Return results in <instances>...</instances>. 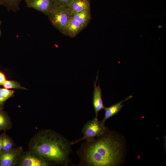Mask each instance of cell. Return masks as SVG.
<instances>
[{
    "label": "cell",
    "mask_w": 166,
    "mask_h": 166,
    "mask_svg": "<svg viewBox=\"0 0 166 166\" xmlns=\"http://www.w3.org/2000/svg\"><path fill=\"white\" fill-rule=\"evenodd\" d=\"M22 148H12L9 151L0 152V166H13L16 164L22 152Z\"/></svg>",
    "instance_id": "5"
},
{
    "label": "cell",
    "mask_w": 166,
    "mask_h": 166,
    "mask_svg": "<svg viewBox=\"0 0 166 166\" xmlns=\"http://www.w3.org/2000/svg\"><path fill=\"white\" fill-rule=\"evenodd\" d=\"M25 1H26V0H24Z\"/></svg>",
    "instance_id": "22"
},
{
    "label": "cell",
    "mask_w": 166,
    "mask_h": 166,
    "mask_svg": "<svg viewBox=\"0 0 166 166\" xmlns=\"http://www.w3.org/2000/svg\"><path fill=\"white\" fill-rule=\"evenodd\" d=\"M73 0H53L56 6L68 7Z\"/></svg>",
    "instance_id": "18"
},
{
    "label": "cell",
    "mask_w": 166,
    "mask_h": 166,
    "mask_svg": "<svg viewBox=\"0 0 166 166\" xmlns=\"http://www.w3.org/2000/svg\"><path fill=\"white\" fill-rule=\"evenodd\" d=\"M27 6L47 16L56 6L53 0H26Z\"/></svg>",
    "instance_id": "6"
},
{
    "label": "cell",
    "mask_w": 166,
    "mask_h": 166,
    "mask_svg": "<svg viewBox=\"0 0 166 166\" xmlns=\"http://www.w3.org/2000/svg\"><path fill=\"white\" fill-rule=\"evenodd\" d=\"M132 97V95H131L123 100L109 107H105L104 109L105 110L104 117L103 119L101 121L103 123L105 124V122L107 119L113 116L119 112L123 106V105H122V103L124 101L131 98Z\"/></svg>",
    "instance_id": "11"
},
{
    "label": "cell",
    "mask_w": 166,
    "mask_h": 166,
    "mask_svg": "<svg viewBox=\"0 0 166 166\" xmlns=\"http://www.w3.org/2000/svg\"><path fill=\"white\" fill-rule=\"evenodd\" d=\"M1 21H0V36H1V34H2L1 30H0V25H1Z\"/></svg>",
    "instance_id": "21"
},
{
    "label": "cell",
    "mask_w": 166,
    "mask_h": 166,
    "mask_svg": "<svg viewBox=\"0 0 166 166\" xmlns=\"http://www.w3.org/2000/svg\"><path fill=\"white\" fill-rule=\"evenodd\" d=\"M11 126V122L7 113L3 110H0V130L5 132Z\"/></svg>",
    "instance_id": "13"
},
{
    "label": "cell",
    "mask_w": 166,
    "mask_h": 166,
    "mask_svg": "<svg viewBox=\"0 0 166 166\" xmlns=\"http://www.w3.org/2000/svg\"><path fill=\"white\" fill-rule=\"evenodd\" d=\"M90 6L89 0H73L68 7L69 14L70 16L90 7Z\"/></svg>",
    "instance_id": "10"
},
{
    "label": "cell",
    "mask_w": 166,
    "mask_h": 166,
    "mask_svg": "<svg viewBox=\"0 0 166 166\" xmlns=\"http://www.w3.org/2000/svg\"><path fill=\"white\" fill-rule=\"evenodd\" d=\"M98 75L97 74L96 81L94 82V89L93 93V104L94 109L96 117H97L99 112L105 107L102 99V91L99 84L97 86L96 84Z\"/></svg>",
    "instance_id": "8"
},
{
    "label": "cell",
    "mask_w": 166,
    "mask_h": 166,
    "mask_svg": "<svg viewBox=\"0 0 166 166\" xmlns=\"http://www.w3.org/2000/svg\"><path fill=\"white\" fill-rule=\"evenodd\" d=\"M71 145V142L58 133L45 130L34 137L31 149L33 153L49 162L66 166L71 163L69 158Z\"/></svg>",
    "instance_id": "2"
},
{
    "label": "cell",
    "mask_w": 166,
    "mask_h": 166,
    "mask_svg": "<svg viewBox=\"0 0 166 166\" xmlns=\"http://www.w3.org/2000/svg\"><path fill=\"white\" fill-rule=\"evenodd\" d=\"M18 164L21 166H47L49 163L33 152L27 153L22 156Z\"/></svg>",
    "instance_id": "7"
},
{
    "label": "cell",
    "mask_w": 166,
    "mask_h": 166,
    "mask_svg": "<svg viewBox=\"0 0 166 166\" xmlns=\"http://www.w3.org/2000/svg\"><path fill=\"white\" fill-rule=\"evenodd\" d=\"M106 131L105 124L95 117L88 121L84 125L82 130L83 136L78 140L71 142V144L73 145L84 140H92L103 135Z\"/></svg>",
    "instance_id": "3"
},
{
    "label": "cell",
    "mask_w": 166,
    "mask_h": 166,
    "mask_svg": "<svg viewBox=\"0 0 166 166\" xmlns=\"http://www.w3.org/2000/svg\"><path fill=\"white\" fill-rule=\"evenodd\" d=\"M6 80V78L4 74L0 72V85H2Z\"/></svg>",
    "instance_id": "19"
},
{
    "label": "cell",
    "mask_w": 166,
    "mask_h": 166,
    "mask_svg": "<svg viewBox=\"0 0 166 166\" xmlns=\"http://www.w3.org/2000/svg\"><path fill=\"white\" fill-rule=\"evenodd\" d=\"M2 136L1 135H0V152L1 151L2 149Z\"/></svg>",
    "instance_id": "20"
},
{
    "label": "cell",
    "mask_w": 166,
    "mask_h": 166,
    "mask_svg": "<svg viewBox=\"0 0 166 166\" xmlns=\"http://www.w3.org/2000/svg\"><path fill=\"white\" fill-rule=\"evenodd\" d=\"M2 85L5 88L7 89H26V88L21 86L18 82L14 81L6 80Z\"/></svg>",
    "instance_id": "17"
},
{
    "label": "cell",
    "mask_w": 166,
    "mask_h": 166,
    "mask_svg": "<svg viewBox=\"0 0 166 166\" xmlns=\"http://www.w3.org/2000/svg\"><path fill=\"white\" fill-rule=\"evenodd\" d=\"M22 0H0V5L5 6L9 11L16 12L20 10Z\"/></svg>",
    "instance_id": "14"
},
{
    "label": "cell",
    "mask_w": 166,
    "mask_h": 166,
    "mask_svg": "<svg viewBox=\"0 0 166 166\" xmlns=\"http://www.w3.org/2000/svg\"><path fill=\"white\" fill-rule=\"evenodd\" d=\"M47 16L53 26L66 35L67 25L70 17L68 7L56 6Z\"/></svg>",
    "instance_id": "4"
},
{
    "label": "cell",
    "mask_w": 166,
    "mask_h": 166,
    "mask_svg": "<svg viewBox=\"0 0 166 166\" xmlns=\"http://www.w3.org/2000/svg\"><path fill=\"white\" fill-rule=\"evenodd\" d=\"M2 151H6L11 149L13 146V143L11 139L5 133L2 134Z\"/></svg>",
    "instance_id": "16"
},
{
    "label": "cell",
    "mask_w": 166,
    "mask_h": 166,
    "mask_svg": "<svg viewBox=\"0 0 166 166\" xmlns=\"http://www.w3.org/2000/svg\"><path fill=\"white\" fill-rule=\"evenodd\" d=\"M14 93L13 90L0 88V110H3L5 102L13 96Z\"/></svg>",
    "instance_id": "15"
},
{
    "label": "cell",
    "mask_w": 166,
    "mask_h": 166,
    "mask_svg": "<svg viewBox=\"0 0 166 166\" xmlns=\"http://www.w3.org/2000/svg\"><path fill=\"white\" fill-rule=\"evenodd\" d=\"M71 17L78 21L84 28L87 26L91 19L90 7L72 15Z\"/></svg>",
    "instance_id": "12"
},
{
    "label": "cell",
    "mask_w": 166,
    "mask_h": 166,
    "mask_svg": "<svg viewBox=\"0 0 166 166\" xmlns=\"http://www.w3.org/2000/svg\"><path fill=\"white\" fill-rule=\"evenodd\" d=\"M105 133L82 143L77 152L80 159L79 165L114 166L120 162L121 144L113 136Z\"/></svg>",
    "instance_id": "1"
},
{
    "label": "cell",
    "mask_w": 166,
    "mask_h": 166,
    "mask_svg": "<svg viewBox=\"0 0 166 166\" xmlns=\"http://www.w3.org/2000/svg\"><path fill=\"white\" fill-rule=\"evenodd\" d=\"M84 28L78 21L70 16L67 25L66 35L74 37Z\"/></svg>",
    "instance_id": "9"
}]
</instances>
